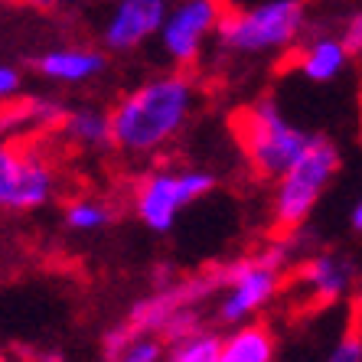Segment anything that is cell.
Listing matches in <instances>:
<instances>
[{"mask_svg":"<svg viewBox=\"0 0 362 362\" xmlns=\"http://www.w3.org/2000/svg\"><path fill=\"white\" fill-rule=\"evenodd\" d=\"M202 105L193 69H163L111 105L115 151L127 160H151L183 134Z\"/></svg>","mask_w":362,"mask_h":362,"instance_id":"obj_1","label":"cell"},{"mask_svg":"<svg viewBox=\"0 0 362 362\" xmlns=\"http://www.w3.org/2000/svg\"><path fill=\"white\" fill-rule=\"evenodd\" d=\"M307 36V0H255L228 10L216 49L228 62H262L294 52Z\"/></svg>","mask_w":362,"mask_h":362,"instance_id":"obj_2","label":"cell"},{"mask_svg":"<svg viewBox=\"0 0 362 362\" xmlns=\"http://www.w3.org/2000/svg\"><path fill=\"white\" fill-rule=\"evenodd\" d=\"M297 248H300L297 232H278V238L264 245L258 255L222 268V291L216 297V310H212L216 323L238 327V323L258 320L278 300L287 264L294 262Z\"/></svg>","mask_w":362,"mask_h":362,"instance_id":"obj_3","label":"cell"},{"mask_svg":"<svg viewBox=\"0 0 362 362\" xmlns=\"http://www.w3.org/2000/svg\"><path fill=\"white\" fill-rule=\"evenodd\" d=\"M232 131H235V141L252 173L264 183H274L284 177L317 137L313 131L297 124L281 108V101L274 95H262V98L248 101L232 118Z\"/></svg>","mask_w":362,"mask_h":362,"instance_id":"obj_4","label":"cell"},{"mask_svg":"<svg viewBox=\"0 0 362 362\" xmlns=\"http://www.w3.org/2000/svg\"><path fill=\"white\" fill-rule=\"evenodd\" d=\"M216 173L202 167H180V163H160L151 167L131 189V212L147 232L170 235L177 228L193 202L216 189Z\"/></svg>","mask_w":362,"mask_h":362,"instance_id":"obj_5","label":"cell"},{"mask_svg":"<svg viewBox=\"0 0 362 362\" xmlns=\"http://www.w3.org/2000/svg\"><path fill=\"white\" fill-rule=\"evenodd\" d=\"M339 173V147L329 137L317 134L313 144L300 153V160L274 180L268 199V219L274 232H297L310 219L317 202L327 196L329 183Z\"/></svg>","mask_w":362,"mask_h":362,"instance_id":"obj_6","label":"cell"},{"mask_svg":"<svg viewBox=\"0 0 362 362\" xmlns=\"http://www.w3.org/2000/svg\"><path fill=\"white\" fill-rule=\"evenodd\" d=\"M226 13V0H173L157 33L160 59L170 69H196L206 46L216 42Z\"/></svg>","mask_w":362,"mask_h":362,"instance_id":"obj_7","label":"cell"},{"mask_svg":"<svg viewBox=\"0 0 362 362\" xmlns=\"http://www.w3.org/2000/svg\"><path fill=\"white\" fill-rule=\"evenodd\" d=\"M173 0H105L95 17V40L108 56H131L157 42Z\"/></svg>","mask_w":362,"mask_h":362,"instance_id":"obj_8","label":"cell"},{"mask_svg":"<svg viewBox=\"0 0 362 362\" xmlns=\"http://www.w3.org/2000/svg\"><path fill=\"white\" fill-rule=\"evenodd\" d=\"M59 193V173L36 151L0 144V212H33Z\"/></svg>","mask_w":362,"mask_h":362,"instance_id":"obj_9","label":"cell"},{"mask_svg":"<svg viewBox=\"0 0 362 362\" xmlns=\"http://www.w3.org/2000/svg\"><path fill=\"white\" fill-rule=\"evenodd\" d=\"M294 278L313 307H333L353 297L362 278V264L343 248H323V252L303 255Z\"/></svg>","mask_w":362,"mask_h":362,"instance_id":"obj_10","label":"cell"},{"mask_svg":"<svg viewBox=\"0 0 362 362\" xmlns=\"http://www.w3.org/2000/svg\"><path fill=\"white\" fill-rule=\"evenodd\" d=\"M36 76L59 88H82L108 72V52L92 42H59L33 59Z\"/></svg>","mask_w":362,"mask_h":362,"instance_id":"obj_11","label":"cell"},{"mask_svg":"<svg viewBox=\"0 0 362 362\" xmlns=\"http://www.w3.org/2000/svg\"><path fill=\"white\" fill-rule=\"evenodd\" d=\"M349 59L353 49L343 33H313L294 49V72L310 85H329L346 76Z\"/></svg>","mask_w":362,"mask_h":362,"instance_id":"obj_12","label":"cell"},{"mask_svg":"<svg viewBox=\"0 0 362 362\" xmlns=\"http://www.w3.org/2000/svg\"><path fill=\"white\" fill-rule=\"evenodd\" d=\"M59 134L66 144L85 153H101L115 147V127H111V108L98 105H76L66 108L59 121Z\"/></svg>","mask_w":362,"mask_h":362,"instance_id":"obj_13","label":"cell"},{"mask_svg":"<svg viewBox=\"0 0 362 362\" xmlns=\"http://www.w3.org/2000/svg\"><path fill=\"white\" fill-rule=\"evenodd\" d=\"M278 337L262 320L228 327L219 339V362H274Z\"/></svg>","mask_w":362,"mask_h":362,"instance_id":"obj_14","label":"cell"},{"mask_svg":"<svg viewBox=\"0 0 362 362\" xmlns=\"http://www.w3.org/2000/svg\"><path fill=\"white\" fill-rule=\"evenodd\" d=\"M170 343L160 333L151 329H131L127 323H118L105 333V356L108 362H163Z\"/></svg>","mask_w":362,"mask_h":362,"instance_id":"obj_15","label":"cell"},{"mask_svg":"<svg viewBox=\"0 0 362 362\" xmlns=\"http://www.w3.org/2000/svg\"><path fill=\"white\" fill-rule=\"evenodd\" d=\"M118 219V209L101 196H76L62 209V226L76 235H98Z\"/></svg>","mask_w":362,"mask_h":362,"instance_id":"obj_16","label":"cell"},{"mask_svg":"<svg viewBox=\"0 0 362 362\" xmlns=\"http://www.w3.org/2000/svg\"><path fill=\"white\" fill-rule=\"evenodd\" d=\"M219 333L212 329H199L193 337L170 343L167 359L163 362H219Z\"/></svg>","mask_w":362,"mask_h":362,"instance_id":"obj_17","label":"cell"},{"mask_svg":"<svg viewBox=\"0 0 362 362\" xmlns=\"http://www.w3.org/2000/svg\"><path fill=\"white\" fill-rule=\"evenodd\" d=\"M320 362H362V329H346L343 337H337V343L327 349Z\"/></svg>","mask_w":362,"mask_h":362,"instance_id":"obj_18","label":"cell"},{"mask_svg":"<svg viewBox=\"0 0 362 362\" xmlns=\"http://www.w3.org/2000/svg\"><path fill=\"white\" fill-rule=\"evenodd\" d=\"M23 92V72L13 62H0V108Z\"/></svg>","mask_w":362,"mask_h":362,"instance_id":"obj_19","label":"cell"},{"mask_svg":"<svg viewBox=\"0 0 362 362\" xmlns=\"http://www.w3.org/2000/svg\"><path fill=\"white\" fill-rule=\"evenodd\" d=\"M20 7H30L36 13H66V10L78 7L85 0H17Z\"/></svg>","mask_w":362,"mask_h":362,"instance_id":"obj_20","label":"cell"},{"mask_svg":"<svg viewBox=\"0 0 362 362\" xmlns=\"http://www.w3.org/2000/svg\"><path fill=\"white\" fill-rule=\"evenodd\" d=\"M343 40L349 42L353 56H362V7L356 10V13H353L349 20H346V26H343Z\"/></svg>","mask_w":362,"mask_h":362,"instance_id":"obj_21","label":"cell"},{"mask_svg":"<svg viewBox=\"0 0 362 362\" xmlns=\"http://www.w3.org/2000/svg\"><path fill=\"white\" fill-rule=\"evenodd\" d=\"M349 303H353V327L362 329V278H359V284H356V291H353V297H349Z\"/></svg>","mask_w":362,"mask_h":362,"instance_id":"obj_22","label":"cell"},{"mask_svg":"<svg viewBox=\"0 0 362 362\" xmlns=\"http://www.w3.org/2000/svg\"><path fill=\"white\" fill-rule=\"evenodd\" d=\"M349 228H353L356 235L362 238V196L353 202V209H349Z\"/></svg>","mask_w":362,"mask_h":362,"instance_id":"obj_23","label":"cell"},{"mask_svg":"<svg viewBox=\"0 0 362 362\" xmlns=\"http://www.w3.org/2000/svg\"><path fill=\"white\" fill-rule=\"evenodd\" d=\"M0 362H4V359H0Z\"/></svg>","mask_w":362,"mask_h":362,"instance_id":"obj_24","label":"cell"}]
</instances>
